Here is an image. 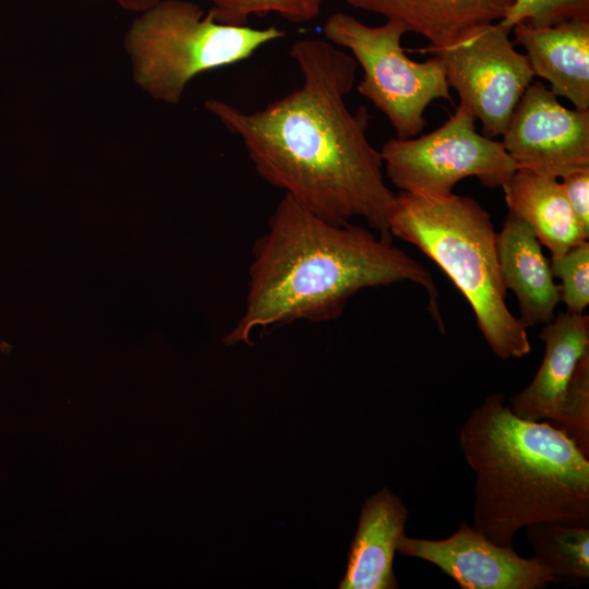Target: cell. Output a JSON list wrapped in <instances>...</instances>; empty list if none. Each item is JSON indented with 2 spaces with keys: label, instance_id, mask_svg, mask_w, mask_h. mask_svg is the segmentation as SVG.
I'll use <instances>...</instances> for the list:
<instances>
[{
  "label": "cell",
  "instance_id": "obj_5",
  "mask_svg": "<svg viewBox=\"0 0 589 589\" xmlns=\"http://www.w3.org/2000/svg\"><path fill=\"white\" fill-rule=\"evenodd\" d=\"M284 36L276 26L216 22L191 1L161 0L133 21L124 47L135 83L152 98L175 105L195 76L244 61Z\"/></svg>",
  "mask_w": 589,
  "mask_h": 589
},
{
  "label": "cell",
  "instance_id": "obj_13",
  "mask_svg": "<svg viewBox=\"0 0 589 589\" xmlns=\"http://www.w3.org/2000/svg\"><path fill=\"white\" fill-rule=\"evenodd\" d=\"M496 251L504 287L518 301L520 324L527 329L553 321L560 286L533 230L508 212L496 233Z\"/></svg>",
  "mask_w": 589,
  "mask_h": 589
},
{
  "label": "cell",
  "instance_id": "obj_15",
  "mask_svg": "<svg viewBox=\"0 0 589 589\" xmlns=\"http://www.w3.org/2000/svg\"><path fill=\"white\" fill-rule=\"evenodd\" d=\"M348 5L394 20L438 46L503 20L515 0H344Z\"/></svg>",
  "mask_w": 589,
  "mask_h": 589
},
{
  "label": "cell",
  "instance_id": "obj_11",
  "mask_svg": "<svg viewBox=\"0 0 589 589\" xmlns=\"http://www.w3.org/2000/svg\"><path fill=\"white\" fill-rule=\"evenodd\" d=\"M545 352L529 385L510 397L514 414L545 421L556 428L582 365L589 362V316L567 312L555 315L539 332Z\"/></svg>",
  "mask_w": 589,
  "mask_h": 589
},
{
  "label": "cell",
  "instance_id": "obj_22",
  "mask_svg": "<svg viewBox=\"0 0 589 589\" xmlns=\"http://www.w3.org/2000/svg\"><path fill=\"white\" fill-rule=\"evenodd\" d=\"M122 9L142 13L159 3L161 0H115Z\"/></svg>",
  "mask_w": 589,
  "mask_h": 589
},
{
  "label": "cell",
  "instance_id": "obj_19",
  "mask_svg": "<svg viewBox=\"0 0 589 589\" xmlns=\"http://www.w3.org/2000/svg\"><path fill=\"white\" fill-rule=\"evenodd\" d=\"M551 273L561 280L566 312L581 315L589 304V242L585 240L560 256L551 257Z\"/></svg>",
  "mask_w": 589,
  "mask_h": 589
},
{
  "label": "cell",
  "instance_id": "obj_21",
  "mask_svg": "<svg viewBox=\"0 0 589 589\" xmlns=\"http://www.w3.org/2000/svg\"><path fill=\"white\" fill-rule=\"evenodd\" d=\"M561 179L565 197L586 238H589V167L572 171Z\"/></svg>",
  "mask_w": 589,
  "mask_h": 589
},
{
  "label": "cell",
  "instance_id": "obj_20",
  "mask_svg": "<svg viewBox=\"0 0 589 589\" xmlns=\"http://www.w3.org/2000/svg\"><path fill=\"white\" fill-rule=\"evenodd\" d=\"M573 19H589V0H515L501 21L513 28L520 23L551 26Z\"/></svg>",
  "mask_w": 589,
  "mask_h": 589
},
{
  "label": "cell",
  "instance_id": "obj_16",
  "mask_svg": "<svg viewBox=\"0 0 589 589\" xmlns=\"http://www.w3.org/2000/svg\"><path fill=\"white\" fill-rule=\"evenodd\" d=\"M502 189L508 212L533 230L551 257L588 240L557 178L519 168Z\"/></svg>",
  "mask_w": 589,
  "mask_h": 589
},
{
  "label": "cell",
  "instance_id": "obj_9",
  "mask_svg": "<svg viewBox=\"0 0 589 589\" xmlns=\"http://www.w3.org/2000/svg\"><path fill=\"white\" fill-rule=\"evenodd\" d=\"M502 144L517 168L562 178L589 167V109H568L542 82L515 107Z\"/></svg>",
  "mask_w": 589,
  "mask_h": 589
},
{
  "label": "cell",
  "instance_id": "obj_3",
  "mask_svg": "<svg viewBox=\"0 0 589 589\" xmlns=\"http://www.w3.org/2000/svg\"><path fill=\"white\" fill-rule=\"evenodd\" d=\"M459 445L476 473L472 527L492 542L513 546L520 528L542 521L589 527V457L561 430L517 417L493 393Z\"/></svg>",
  "mask_w": 589,
  "mask_h": 589
},
{
  "label": "cell",
  "instance_id": "obj_8",
  "mask_svg": "<svg viewBox=\"0 0 589 589\" xmlns=\"http://www.w3.org/2000/svg\"><path fill=\"white\" fill-rule=\"evenodd\" d=\"M512 28L502 21L478 26L425 52L438 57L449 87L480 120L483 135H502L534 73L526 55L514 47Z\"/></svg>",
  "mask_w": 589,
  "mask_h": 589
},
{
  "label": "cell",
  "instance_id": "obj_1",
  "mask_svg": "<svg viewBox=\"0 0 589 589\" xmlns=\"http://www.w3.org/2000/svg\"><path fill=\"white\" fill-rule=\"evenodd\" d=\"M290 56L301 74L298 88L254 111L218 98L206 99L205 108L241 140L268 184L328 223L359 217L393 241L388 216L396 194L368 139L371 116L365 106L351 111L346 103L358 63L317 37L296 40Z\"/></svg>",
  "mask_w": 589,
  "mask_h": 589
},
{
  "label": "cell",
  "instance_id": "obj_6",
  "mask_svg": "<svg viewBox=\"0 0 589 589\" xmlns=\"http://www.w3.org/2000/svg\"><path fill=\"white\" fill-rule=\"evenodd\" d=\"M323 33L326 40L351 52L363 71L358 92L387 118L396 137L419 136L429 105L437 99L450 101L442 60L435 56L422 62L411 60L401 46L408 33L401 23L386 20L370 26L335 12L326 19Z\"/></svg>",
  "mask_w": 589,
  "mask_h": 589
},
{
  "label": "cell",
  "instance_id": "obj_18",
  "mask_svg": "<svg viewBox=\"0 0 589 589\" xmlns=\"http://www.w3.org/2000/svg\"><path fill=\"white\" fill-rule=\"evenodd\" d=\"M208 13L216 22L244 26L250 16L269 13L280 15L293 24L315 20L323 7V0H207Z\"/></svg>",
  "mask_w": 589,
  "mask_h": 589
},
{
  "label": "cell",
  "instance_id": "obj_14",
  "mask_svg": "<svg viewBox=\"0 0 589 589\" xmlns=\"http://www.w3.org/2000/svg\"><path fill=\"white\" fill-rule=\"evenodd\" d=\"M407 518V506L387 488L381 489L364 502L339 589L399 587L393 562L398 542L405 534Z\"/></svg>",
  "mask_w": 589,
  "mask_h": 589
},
{
  "label": "cell",
  "instance_id": "obj_7",
  "mask_svg": "<svg viewBox=\"0 0 589 589\" xmlns=\"http://www.w3.org/2000/svg\"><path fill=\"white\" fill-rule=\"evenodd\" d=\"M476 120L459 103L436 130L389 139L380 151L387 178L401 192L429 196H447L468 177L485 188H502L518 168L502 142L477 132Z\"/></svg>",
  "mask_w": 589,
  "mask_h": 589
},
{
  "label": "cell",
  "instance_id": "obj_2",
  "mask_svg": "<svg viewBox=\"0 0 589 589\" xmlns=\"http://www.w3.org/2000/svg\"><path fill=\"white\" fill-rule=\"evenodd\" d=\"M402 281L425 290L444 332L438 291L424 265L372 229L328 223L285 194L253 244L244 312L224 342L252 345L257 328L336 320L361 290Z\"/></svg>",
  "mask_w": 589,
  "mask_h": 589
},
{
  "label": "cell",
  "instance_id": "obj_17",
  "mask_svg": "<svg viewBox=\"0 0 589 589\" xmlns=\"http://www.w3.org/2000/svg\"><path fill=\"white\" fill-rule=\"evenodd\" d=\"M527 538L533 557L551 573L554 584L589 582V527L536 522L527 526Z\"/></svg>",
  "mask_w": 589,
  "mask_h": 589
},
{
  "label": "cell",
  "instance_id": "obj_12",
  "mask_svg": "<svg viewBox=\"0 0 589 589\" xmlns=\"http://www.w3.org/2000/svg\"><path fill=\"white\" fill-rule=\"evenodd\" d=\"M514 44L526 50L534 76L567 98L577 109H589V19L551 26L520 23L512 28Z\"/></svg>",
  "mask_w": 589,
  "mask_h": 589
},
{
  "label": "cell",
  "instance_id": "obj_10",
  "mask_svg": "<svg viewBox=\"0 0 589 589\" xmlns=\"http://www.w3.org/2000/svg\"><path fill=\"white\" fill-rule=\"evenodd\" d=\"M397 552L438 567L461 589H543L554 584L534 557L518 555L461 522L448 538L430 540L402 536Z\"/></svg>",
  "mask_w": 589,
  "mask_h": 589
},
{
  "label": "cell",
  "instance_id": "obj_4",
  "mask_svg": "<svg viewBox=\"0 0 589 589\" xmlns=\"http://www.w3.org/2000/svg\"><path fill=\"white\" fill-rule=\"evenodd\" d=\"M388 225L393 238L417 247L450 278L497 358L519 359L530 352L527 329L506 304L491 215L474 199L400 192Z\"/></svg>",
  "mask_w": 589,
  "mask_h": 589
}]
</instances>
